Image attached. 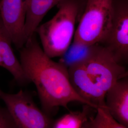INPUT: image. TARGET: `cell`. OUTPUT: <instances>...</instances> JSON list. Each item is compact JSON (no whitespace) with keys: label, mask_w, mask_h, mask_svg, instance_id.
Instances as JSON below:
<instances>
[{"label":"cell","mask_w":128,"mask_h":128,"mask_svg":"<svg viewBox=\"0 0 128 128\" xmlns=\"http://www.w3.org/2000/svg\"><path fill=\"white\" fill-rule=\"evenodd\" d=\"M35 34L20 49V61L30 82L37 88L44 112L48 115L60 107L68 108L69 104L74 102L92 107L74 90L68 68L46 55Z\"/></svg>","instance_id":"6da1fadb"},{"label":"cell","mask_w":128,"mask_h":128,"mask_svg":"<svg viewBox=\"0 0 128 128\" xmlns=\"http://www.w3.org/2000/svg\"><path fill=\"white\" fill-rule=\"evenodd\" d=\"M75 91L95 109L106 107L105 96L119 79L128 76L123 64L118 63L105 48L97 44L87 58L68 68Z\"/></svg>","instance_id":"7a4b0ae2"},{"label":"cell","mask_w":128,"mask_h":128,"mask_svg":"<svg viewBox=\"0 0 128 128\" xmlns=\"http://www.w3.org/2000/svg\"><path fill=\"white\" fill-rule=\"evenodd\" d=\"M58 5L59 10L55 16L39 25L35 32L43 50L51 58L60 57L71 44L80 10L78 0H62Z\"/></svg>","instance_id":"3957f363"},{"label":"cell","mask_w":128,"mask_h":128,"mask_svg":"<svg viewBox=\"0 0 128 128\" xmlns=\"http://www.w3.org/2000/svg\"><path fill=\"white\" fill-rule=\"evenodd\" d=\"M114 0H86L73 41L88 45L99 44L110 28Z\"/></svg>","instance_id":"277c9868"},{"label":"cell","mask_w":128,"mask_h":128,"mask_svg":"<svg viewBox=\"0 0 128 128\" xmlns=\"http://www.w3.org/2000/svg\"><path fill=\"white\" fill-rule=\"evenodd\" d=\"M0 99L16 128H52L49 116L40 110L26 92L21 90L16 94H9L0 90Z\"/></svg>","instance_id":"5b68a950"},{"label":"cell","mask_w":128,"mask_h":128,"mask_svg":"<svg viewBox=\"0 0 128 128\" xmlns=\"http://www.w3.org/2000/svg\"><path fill=\"white\" fill-rule=\"evenodd\" d=\"M114 60L123 64L128 60V1L114 0L110 28L99 43Z\"/></svg>","instance_id":"8992f818"},{"label":"cell","mask_w":128,"mask_h":128,"mask_svg":"<svg viewBox=\"0 0 128 128\" xmlns=\"http://www.w3.org/2000/svg\"><path fill=\"white\" fill-rule=\"evenodd\" d=\"M26 0H0V18L12 44L20 49L27 41L24 27Z\"/></svg>","instance_id":"52a82bcc"},{"label":"cell","mask_w":128,"mask_h":128,"mask_svg":"<svg viewBox=\"0 0 128 128\" xmlns=\"http://www.w3.org/2000/svg\"><path fill=\"white\" fill-rule=\"evenodd\" d=\"M105 104L110 114L128 128V76L119 79L107 92Z\"/></svg>","instance_id":"ba28073f"},{"label":"cell","mask_w":128,"mask_h":128,"mask_svg":"<svg viewBox=\"0 0 128 128\" xmlns=\"http://www.w3.org/2000/svg\"><path fill=\"white\" fill-rule=\"evenodd\" d=\"M12 44V40L0 18V67L8 70L19 84H26L30 82L14 53Z\"/></svg>","instance_id":"9c48e42d"},{"label":"cell","mask_w":128,"mask_h":128,"mask_svg":"<svg viewBox=\"0 0 128 128\" xmlns=\"http://www.w3.org/2000/svg\"><path fill=\"white\" fill-rule=\"evenodd\" d=\"M61 0H26V12L24 33L27 40L36 33L37 28L46 14Z\"/></svg>","instance_id":"30bf717a"},{"label":"cell","mask_w":128,"mask_h":128,"mask_svg":"<svg viewBox=\"0 0 128 128\" xmlns=\"http://www.w3.org/2000/svg\"><path fill=\"white\" fill-rule=\"evenodd\" d=\"M96 45H88L73 41L60 56L58 62L68 69L87 58L91 54Z\"/></svg>","instance_id":"8fae6325"},{"label":"cell","mask_w":128,"mask_h":128,"mask_svg":"<svg viewBox=\"0 0 128 128\" xmlns=\"http://www.w3.org/2000/svg\"><path fill=\"white\" fill-rule=\"evenodd\" d=\"M94 117H90L84 124L88 128H128L119 123L110 114L106 107H98Z\"/></svg>","instance_id":"7c38bea8"},{"label":"cell","mask_w":128,"mask_h":128,"mask_svg":"<svg viewBox=\"0 0 128 128\" xmlns=\"http://www.w3.org/2000/svg\"><path fill=\"white\" fill-rule=\"evenodd\" d=\"M91 107L84 104L81 112H72L64 115L53 124L52 128H82L88 120V115Z\"/></svg>","instance_id":"4fadbf2b"},{"label":"cell","mask_w":128,"mask_h":128,"mask_svg":"<svg viewBox=\"0 0 128 128\" xmlns=\"http://www.w3.org/2000/svg\"><path fill=\"white\" fill-rule=\"evenodd\" d=\"M0 128H16L6 108L0 107Z\"/></svg>","instance_id":"5bb4252c"},{"label":"cell","mask_w":128,"mask_h":128,"mask_svg":"<svg viewBox=\"0 0 128 128\" xmlns=\"http://www.w3.org/2000/svg\"><path fill=\"white\" fill-rule=\"evenodd\" d=\"M82 128H87V127H86V126H85V127H84V126H82Z\"/></svg>","instance_id":"9a60e30c"}]
</instances>
